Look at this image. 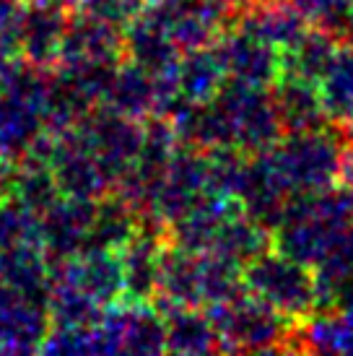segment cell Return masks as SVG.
I'll return each instance as SVG.
<instances>
[{"instance_id": "cell-1", "label": "cell", "mask_w": 353, "mask_h": 356, "mask_svg": "<svg viewBox=\"0 0 353 356\" xmlns=\"http://www.w3.org/2000/svg\"><path fill=\"white\" fill-rule=\"evenodd\" d=\"M249 281L260 291V297L281 309H304L312 302V278L302 268L288 266L286 260L268 257L255 263Z\"/></svg>"}, {"instance_id": "cell-2", "label": "cell", "mask_w": 353, "mask_h": 356, "mask_svg": "<svg viewBox=\"0 0 353 356\" xmlns=\"http://www.w3.org/2000/svg\"><path fill=\"white\" fill-rule=\"evenodd\" d=\"M281 164L286 167V177H291L299 185H314L335 169V154L330 151V143L320 138L296 140L294 146H288Z\"/></svg>"}, {"instance_id": "cell-3", "label": "cell", "mask_w": 353, "mask_h": 356, "mask_svg": "<svg viewBox=\"0 0 353 356\" xmlns=\"http://www.w3.org/2000/svg\"><path fill=\"white\" fill-rule=\"evenodd\" d=\"M322 104L333 112H353V50H333L322 70Z\"/></svg>"}, {"instance_id": "cell-4", "label": "cell", "mask_w": 353, "mask_h": 356, "mask_svg": "<svg viewBox=\"0 0 353 356\" xmlns=\"http://www.w3.org/2000/svg\"><path fill=\"white\" fill-rule=\"evenodd\" d=\"M226 55H229V65H231L242 79L263 81V79H268V73L273 68L270 52L265 50L263 44H257L252 37H249V40H236L234 44H229Z\"/></svg>"}]
</instances>
